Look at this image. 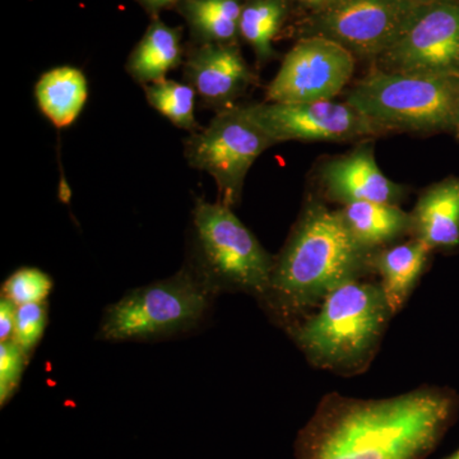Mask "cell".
<instances>
[{"mask_svg":"<svg viewBox=\"0 0 459 459\" xmlns=\"http://www.w3.org/2000/svg\"><path fill=\"white\" fill-rule=\"evenodd\" d=\"M431 250L412 238L398 246L382 247L371 255V272L379 274L391 312H400L427 267Z\"/></svg>","mask_w":459,"mask_h":459,"instance_id":"cell-15","label":"cell"},{"mask_svg":"<svg viewBox=\"0 0 459 459\" xmlns=\"http://www.w3.org/2000/svg\"><path fill=\"white\" fill-rule=\"evenodd\" d=\"M189 265L169 279L137 287L108 305L98 338L108 342L157 341L198 328L216 298Z\"/></svg>","mask_w":459,"mask_h":459,"instance_id":"cell-5","label":"cell"},{"mask_svg":"<svg viewBox=\"0 0 459 459\" xmlns=\"http://www.w3.org/2000/svg\"><path fill=\"white\" fill-rule=\"evenodd\" d=\"M412 234L433 252L459 246V179L434 184L425 190L412 212Z\"/></svg>","mask_w":459,"mask_h":459,"instance_id":"cell-14","label":"cell"},{"mask_svg":"<svg viewBox=\"0 0 459 459\" xmlns=\"http://www.w3.org/2000/svg\"><path fill=\"white\" fill-rule=\"evenodd\" d=\"M282 0H253L243 8L238 32L255 50L259 62L273 56L272 41L285 17Z\"/></svg>","mask_w":459,"mask_h":459,"instance_id":"cell-20","label":"cell"},{"mask_svg":"<svg viewBox=\"0 0 459 459\" xmlns=\"http://www.w3.org/2000/svg\"><path fill=\"white\" fill-rule=\"evenodd\" d=\"M320 184L329 201L343 205L356 202L400 205L407 197L406 186L388 179L380 170L371 144H361L325 162Z\"/></svg>","mask_w":459,"mask_h":459,"instance_id":"cell-12","label":"cell"},{"mask_svg":"<svg viewBox=\"0 0 459 459\" xmlns=\"http://www.w3.org/2000/svg\"><path fill=\"white\" fill-rule=\"evenodd\" d=\"M53 280L49 274L35 267H22L14 271L2 286V296L21 307L26 304L47 303Z\"/></svg>","mask_w":459,"mask_h":459,"instance_id":"cell-22","label":"cell"},{"mask_svg":"<svg viewBox=\"0 0 459 459\" xmlns=\"http://www.w3.org/2000/svg\"><path fill=\"white\" fill-rule=\"evenodd\" d=\"M353 72L355 56L342 45L307 36L283 57L265 100L279 104L333 100L351 81Z\"/></svg>","mask_w":459,"mask_h":459,"instance_id":"cell-10","label":"cell"},{"mask_svg":"<svg viewBox=\"0 0 459 459\" xmlns=\"http://www.w3.org/2000/svg\"><path fill=\"white\" fill-rule=\"evenodd\" d=\"M420 5L415 0H337L316 11L307 33L376 62L401 38Z\"/></svg>","mask_w":459,"mask_h":459,"instance_id":"cell-8","label":"cell"},{"mask_svg":"<svg viewBox=\"0 0 459 459\" xmlns=\"http://www.w3.org/2000/svg\"><path fill=\"white\" fill-rule=\"evenodd\" d=\"M304 4L310 5V7L316 8V11L320 9L327 8L328 5L333 4L337 0H300Z\"/></svg>","mask_w":459,"mask_h":459,"instance_id":"cell-26","label":"cell"},{"mask_svg":"<svg viewBox=\"0 0 459 459\" xmlns=\"http://www.w3.org/2000/svg\"><path fill=\"white\" fill-rule=\"evenodd\" d=\"M392 316L380 282L359 279L338 286L318 312L287 329L314 367L356 376L373 361Z\"/></svg>","mask_w":459,"mask_h":459,"instance_id":"cell-3","label":"cell"},{"mask_svg":"<svg viewBox=\"0 0 459 459\" xmlns=\"http://www.w3.org/2000/svg\"><path fill=\"white\" fill-rule=\"evenodd\" d=\"M148 8L160 9L164 8L166 5L174 4V3L179 2V0H142Z\"/></svg>","mask_w":459,"mask_h":459,"instance_id":"cell-27","label":"cell"},{"mask_svg":"<svg viewBox=\"0 0 459 459\" xmlns=\"http://www.w3.org/2000/svg\"><path fill=\"white\" fill-rule=\"evenodd\" d=\"M395 74L459 77V2L424 3L400 39L376 60Z\"/></svg>","mask_w":459,"mask_h":459,"instance_id":"cell-9","label":"cell"},{"mask_svg":"<svg viewBox=\"0 0 459 459\" xmlns=\"http://www.w3.org/2000/svg\"><path fill=\"white\" fill-rule=\"evenodd\" d=\"M444 459H459V449H457V451H455V453H452V455H449V457Z\"/></svg>","mask_w":459,"mask_h":459,"instance_id":"cell-29","label":"cell"},{"mask_svg":"<svg viewBox=\"0 0 459 459\" xmlns=\"http://www.w3.org/2000/svg\"><path fill=\"white\" fill-rule=\"evenodd\" d=\"M346 101L385 133L453 131L459 108V77L374 69L350 90Z\"/></svg>","mask_w":459,"mask_h":459,"instance_id":"cell-6","label":"cell"},{"mask_svg":"<svg viewBox=\"0 0 459 459\" xmlns=\"http://www.w3.org/2000/svg\"><path fill=\"white\" fill-rule=\"evenodd\" d=\"M144 92L148 104L164 115L178 128L186 131H195V89L188 83L175 82L171 80H162L159 82L146 84Z\"/></svg>","mask_w":459,"mask_h":459,"instance_id":"cell-21","label":"cell"},{"mask_svg":"<svg viewBox=\"0 0 459 459\" xmlns=\"http://www.w3.org/2000/svg\"><path fill=\"white\" fill-rule=\"evenodd\" d=\"M457 411V395L439 386L380 400L329 394L296 437L295 458L424 459Z\"/></svg>","mask_w":459,"mask_h":459,"instance_id":"cell-1","label":"cell"},{"mask_svg":"<svg viewBox=\"0 0 459 459\" xmlns=\"http://www.w3.org/2000/svg\"><path fill=\"white\" fill-rule=\"evenodd\" d=\"M184 71L195 93L207 104L221 108L232 107V101L255 80L240 51L220 42L195 51Z\"/></svg>","mask_w":459,"mask_h":459,"instance_id":"cell-13","label":"cell"},{"mask_svg":"<svg viewBox=\"0 0 459 459\" xmlns=\"http://www.w3.org/2000/svg\"><path fill=\"white\" fill-rule=\"evenodd\" d=\"M356 243L370 253L412 234V216L400 205L356 202L338 210Z\"/></svg>","mask_w":459,"mask_h":459,"instance_id":"cell-16","label":"cell"},{"mask_svg":"<svg viewBox=\"0 0 459 459\" xmlns=\"http://www.w3.org/2000/svg\"><path fill=\"white\" fill-rule=\"evenodd\" d=\"M17 305L5 299L0 298V342L13 340L16 328Z\"/></svg>","mask_w":459,"mask_h":459,"instance_id":"cell-25","label":"cell"},{"mask_svg":"<svg viewBox=\"0 0 459 459\" xmlns=\"http://www.w3.org/2000/svg\"><path fill=\"white\" fill-rule=\"evenodd\" d=\"M193 244L189 267L213 294L244 292L261 304L265 300L274 258L231 207L198 199L193 211Z\"/></svg>","mask_w":459,"mask_h":459,"instance_id":"cell-4","label":"cell"},{"mask_svg":"<svg viewBox=\"0 0 459 459\" xmlns=\"http://www.w3.org/2000/svg\"><path fill=\"white\" fill-rule=\"evenodd\" d=\"M181 54L179 31L156 21L133 51L126 71L137 82H159L180 65Z\"/></svg>","mask_w":459,"mask_h":459,"instance_id":"cell-18","label":"cell"},{"mask_svg":"<svg viewBox=\"0 0 459 459\" xmlns=\"http://www.w3.org/2000/svg\"><path fill=\"white\" fill-rule=\"evenodd\" d=\"M29 359L16 341L0 342V406L4 407L16 394Z\"/></svg>","mask_w":459,"mask_h":459,"instance_id":"cell-24","label":"cell"},{"mask_svg":"<svg viewBox=\"0 0 459 459\" xmlns=\"http://www.w3.org/2000/svg\"><path fill=\"white\" fill-rule=\"evenodd\" d=\"M415 2L421 3V4H424V3L437 2V0H415Z\"/></svg>","mask_w":459,"mask_h":459,"instance_id":"cell-30","label":"cell"},{"mask_svg":"<svg viewBox=\"0 0 459 459\" xmlns=\"http://www.w3.org/2000/svg\"><path fill=\"white\" fill-rule=\"evenodd\" d=\"M273 146L268 133L249 107L221 108L207 128L186 142L190 166L216 181L220 204L234 207L241 199L244 181L255 160Z\"/></svg>","mask_w":459,"mask_h":459,"instance_id":"cell-7","label":"cell"},{"mask_svg":"<svg viewBox=\"0 0 459 459\" xmlns=\"http://www.w3.org/2000/svg\"><path fill=\"white\" fill-rule=\"evenodd\" d=\"M373 255L356 243L338 211L307 202L274 258L262 304L289 328L338 286L369 273Z\"/></svg>","mask_w":459,"mask_h":459,"instance_id":"cell-2","label":"cell"},{"mask_svg":"<svg viewBox=\"0 0 459 459\" xmlns=\"http://www.w3.org/2000/svg\"><path fill=\"white\" fill-rule=\"evenodd\" d=\"M35 96L42 114L56 128H66L82 113L89 99V83L81 69L57 66L41 75Z\"/></svg>","mask_w":459,"mask_h":459,"instance_id":"cell-17","label":"cell"},{"mask_svg":"<svg viewBox=\"0 0 459 459\" xmlns=\"http://www.w3.org/2000/svg\"><path fill=\"white\" fill-rule=\"evenodd\" d=\"M48 325V304H26L17 307L13 341L31 356L44 337Z\"/></svg>","mask_w":459,"mask_h":459,"instance_id":"cell-23","label":"cell"},{"mask_svg":"<svg viewBox=\"0 0 459 459\" xmlns=\"http://www.w3.org/2000/svg\"><path fill=\"white\" fill-rule=\"evenodd\" d=\"M249 108L273 144L369 140L385 133L347 101L264 102Z\"/></svg>","mask_w":459,"mask_h":459,"instance_id":"cell-11","label":"cell"},{"mask_svg":"<svg viewBox=\"0 0 459 459\" xmlns=\"http://www.w3.org/2000/svg\"><path fill=\"white\" fill-rule=\"evenodd\" d=\"M453 131L457 132V134L459 137V108H458L457 117H455V129H453Z\"/></svg>","mask_w":459,"mask_h":459,"instance_id":"cell-28","label":"cell"},{"mask_svg":"<svg viewBox=\"0 0 459 459\" xmlns=\"http://www.w3.org/2000/svg\"><path fill=\"white\" fill-rule=\"evenodd\" d=\"M243 8L238 0H186L184 7L195 30L220 44L237 38Z\"/></svg>","mask_w":459,"mask_h":459,"instance_id":"cell-19","label":"cell"}]
</instances>
